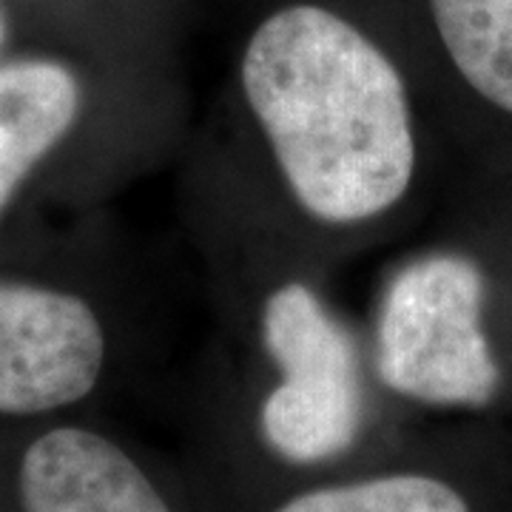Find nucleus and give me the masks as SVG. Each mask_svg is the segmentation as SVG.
Masks as SVG:
<instances>
[{"label":"nucleus","mask_w":512,"mask_h":512,"mask_svg":"<svg viewBox=\"0 0 512 512\" xmlns=\"http://www.w3.org/2000/svg\"><path fill=\"white\" fill-rule=\"evenodd\" d=\"M194 134L333 271L436 220L456 174L407 20L353 0H268Z\"/></svg>","instance_id":"obj_1"},{"label":"nucleus","mask_w":512,"mask_h":512,"mask_svg":"<svg viewBox=\"0 0 512 512\" xmlns=\"http://www.w3.org/2000/svg\"><path fill=\"white\" fill-rule=\"evenodd\" d=\"M180 217L197 251L214 325L254 359L265 387L256 430L288 467H322L365 439L373 376L365 328L333 296V268L293 237L191 128Z\"/></svg>","instance_id":"obj_2"},{"label":"nucleus","mask_w":512,"mask_h":512,"mask_svg":"<svg viewBox=\"0 0 512 512\" xmlns=\"http://www.w3.org/2000/svg\"><path fill=\"white\" fill-rule=\"evenodd\" d=\"M180 77L35 46L0 60V248L92 211L188 134Z\"/></svg>","instance_id":"obj_3"},{"label":"nucleus","mask_w":512,"mask_h":512,"mask_svg":"<svg viewBox=\"0 0 512 512\" xmlns=\"http://www.w3.org/2000/svg\"><path fill=\"white\" fill-rule=\"evenodd\" d=\"M140 279L103 211L0 248V421H49L92 399L157 325Z\"/></svg>","instance_id":"obj_4"},{"label":"nucleus","mask_w":512,"mask_h":512,"mask_svg":"<svg viewBox=\"0 0 512 512\" xmlns=\"http://www.w3.org/2000/svg\"><path fill=\"white\" fill-rule=\"evenodd\" d=\"M362 328L373 384L390 399L464 416L512 402L490 274L476 248L444 225L387 262Z\"/></svg>","instance_id":"obj_5"},{"label":"nucleus","mask_w":512,"mask_h":512,"mask_svg":"<svg viewBox=\"0 0 512 512\" xmlns=\"http://www.w3.org/2000/svg\"><path fill=\"white\" fill-rule=\"evenodd\" d=\"M404 12L456 174L512 171V0H410Z\"/></svg>","instance_id":"obj_6"},{"label":"nucleus","mask_w":512,"mask_h":512,"mask_svg":"<svg viewBox=\"0 0 512 512\" xmlns=\"http://www.w3.org/2000/svg\"><path fill=\"white\" fill-rule=\"evenodd\" d=\"M12 481L20 512H174L120 441L80 421H49L32 433Z\"/></svg>","instance_id":"obj_7"},{"label":"nucleus","mask_w":512,"mask_h":512,"mask_svg":"<svg viewBox=\"0 0 512 512\" xmlns=\"http://www.w3.org/2000/svg\"><path fill=\"white\" fill-rule=\"evenodd\" d=\"M436 225L456 231L484 259L495 336L512 370V171L453 174Z\"/></svg>","instance_id":"obj_8"},{"label":"nucleus","mask_w":512,"mask_h":512,"mask_svg":"<svg viewBox=\"0 0 512 512\" xmlns=\"http://www.w3.org/2000/svg\"><path fill=\"white\" fill-rule=\"evenodd\" d=\"M274 512H484V504L478 487L456 473L407 464L293 493Z\"/></svg>","instance_id":"obj_9"},{"label":"nucleus","mask_w":512,"mask_h":512,"mask_svg":"<svg viewBox=\"0 0 512 512\" xmlns=\"http://www.w3.org/2000/svg\"><path fill=\"white\" fill-rule=\"evenodd\" d=\"M12 52V12L6 0H0V60Z\"/></svg>","instance_id":"obj_10"}]
</instances>
